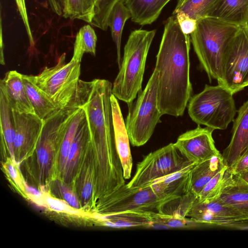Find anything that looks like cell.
Listing matches in <instances>:
<instances>
[{
  "instance_id": "39",
  "label": "cell",
  "mask_w": 248,
  "mask_h": 248,
  "mask_svg": "<svg viewBox=\"0 0 248 248\" xmlns=\"http://www.w3.org/2000/svg\"><path fill=\"white\" fill-rule=\"evenodd\" d=\"M15 0L18 8V11L19 12L23 23L25 26L30 45L31 46H34V41L33 40L31 28L29 25L25 0Z\"/></svg>"
},
{
  "instance_id": "14",
  "label": "cell",
  "mask_w": 248,
  "mask_h": 248,
  "mask_svg": "<svg viewBox=\"0 0 248 248\" xmlns=\"http://www.w3.org/2000/svg\"><path fill=\"white\" fill-rule=\"evenodd\" d=\"M13 114L16 132L14 154L16 161L18 163L35 149L44 121L35 113L13 110Z\"/></svg>"
},
{
  "instance_id": "23",
  "label": "cell",
  "mask_w": 248,
  "mask_h": 248,
  "mask_svg": "<svg viewBox=\"0 0 248 248\" xmlns=\"http://www.w3.org/2000/svg\"><path fill=\"white\" fill-rule=\"evenodd\" d=\"M26 91L34 113L46 120L58 108L33 81L31 75H22Z\"/></svg>"
},
{
  "instance_id": "36",
  "label": "cell",
  "mask_w": 248,
  "mask_h": 248,
  "mask_svg": "<svg viewBox=\"0 0 248 248\" xmlns=\"http://www.w3.org/2000/svg\"><path fill=\"white\" fill-rule=\"evenodd\" d=\"M182 31L186 34L190 35L195 30L197 20L190 18L183 13H178L174 15Z\"/></svg>"
},
{
  "instance_id": "1",
  "label": "cell",
  "mask_w": 248,
  "mask_h": 248,
  "mask_svg": "<svg viewBox=\"0 0 248 248\" xmlns=\"http://www.w3.org/2000/svg\"><path fill=\"white\" fill-rule=\"evenodd\" d=\"M112 88V83L106 79L79 80L74 104L85 111L92 146L97 157L100 181L119 187L125 184V181L115 143Z\"/></svg>"
},
{
  "instance_id": "41",
  "label": "cell",
  "mask_w": 248,
  "mask_h": 248,
  "mask_svg": "<svg viewBox=\"0 0 248 248\" xmlns=\"http://www.w3.org/2000/svg\"><path fill=\"white\" fill-rule=\"evenodd\" d=\"M230 169L234 175L248 170V154L241 156Z\"/></svg>"
},
{
  "instance_id": "33",
  "label": "cell",
  "mask_w": 248,
  "mask_h": 248,
  "mask_svg": "<svg viewBox=\"0 0 248 248\" xmlns=\"http://www.w3.org/2000/svg\"><path fill=\"white\" fill-rule=\"evenodd\" d=\"M126 0H97L94 4V16L91 24L103 31L108 29V18L113 6L119 1Z\"/></svg>"
},
{
  "instance_id": "26",
  "label": "cell",
  "mask_w": 248,
  "mask_h": 248,
  "mask_svg": "<svg viewBox=\"0 0 248 248\" xmlns=\"http://www.w3.org/2000/svg\"><path fill=\"white\" fill-rule=\"evenodd\" d=\"M154 214L127 212L102 215L104 225L115 228L127 227L150 228Z\"/></svg>"
},
{
  "instance_id": "29",
  "label": "cell",
  "mask_w": 248,
  "mask_h": 248,
  "mask_svg": "<svg viewBox=\"0 0 248 248\" xmlns=\"http://www.w3.org/2000/svg\"><path fill=\"white\" fill-rule=\"evenodd\" d=\"M217 0H177L172 15L183 13L198 20L208 16Z\"/></svg>"
},
{
  "instance_id": "24",
  "label": "cell",
  "mask_w": 248,
  "mask_h": 248,
  "mask_svg": "<svg viewBox=\"0 0 248 248\" xmlns=\"http://www.w3.org/2000/svg\"><path fill=\"white\" fill-rule=\"evenodd\" d=\"M89 127L86 116L81 121L71 147L62 175L64 181L72 177L77 166L80 153L87 145L91 142Z\"/></svg>"
},
{
  "instance_id": "22",
  "label": "cell",
  "mask_w": 248,
  "mask_h": 248,
  "mask_svg": "<svg viewBox=\"0 0 248 248\" xmlns=\"http://www.w3.org/2000/svg\"><path fill=\"white\" fill-rule=\"evenodd\" d=\"M170 0H126L124 4L131 14V20L141 26L151 24L159 16Z\"/></svg>"
},
{
  "instance_id": "10",
  "label": "cell",
  "mask_w": 248,
  "mask_h": 248,
  "mask_svg": "<svg viewBox=\"0 0 248 248\" xmlns=\"http://www.w3.org/2000/svg\"><path fill=\"white\" fill-rule=\"evenodd\" d=\"M219 84L233 94L248 86V24L240 27L227 48Z\"/></svg>"
},
{
  "instance_id": "11",
  "label": "cell",
  "mask_w": 248,
  "mask_h": 248,
  "mask_svg": "<svg viewBox=\"0 0 248 248\" xmlns=\"http://www.w3.org/2000/svg\"><path fill=\"white\" fill-rule=\"evenodd\" d=\"M183 215L195 223L230 227L246 218L235 209L218 199L199 201L197 198L190 201L185 207Z\"/></svg>"
},
{
  "instance_id": "9",
  "label": "cell",
  "mask_w": 248,
  "mask_h": 248,
  "mask_svg": "<svg viewBox=\"0 0 248 248\" xmlns=\"http://www.w3.org/2000/svg\"><path fill=\"white\" fill-rule=\"evenodd\" d=\"M192 163L170 143L146 155L137 164L135 173L127 184L131 188L149 186L155 180L180 170Z\"/></svg>"
},
{
  "instance_id": "4",
  "label": "cell",
  "mask_w": 248,
  "mask_h": 248,
  "mask_svg": "<svg viewBox=\"0 0 248 248\" xmlns=\"http://www.w3.org/2000/svg\"><path fill=\"white\" fill-rule=\"evenodd\" d=\"M156 30H135L130 33L124 47L119 72L112 85V93L128 106L142 90L148 53Z\"/></svg>"
},
{
  "instance_id": "8",
  "label": "cell",
  "mask_w": 248,
  "mask_h": 248,
  "mask_svg": "<svg viewBox=\"0 0 248 248\" xmlns=\"http://www.w3.org/2000/svg\"><path fill=\"white\" fill-rule=\"evenodd\" d=\"M180 198L162 195L150 186L131 188L125 184L106 197L102 205L103 215L127 212L161 213L166 205Z\"/></svg>"
},
{
  "instance_id": "27",
  "label": "cell",
  "mask_w": 248,
  "mask_h": 248,
  "mask_svg": "<svg viewBox=\"0 0 248 248\" xmlns=\"http://www.w3.org/2000/svg\"><path fill=\"white\" fill-rule=\"evenodd\" d=\"M131 17V12L124 3L119 1L112 7L108 18V26L110 29L112 40L116 48L119 68L122 61L121 45L123 31L125 22Z\"/></svg>"
},
{
  "instance_id": "20",
  "label": "cell",
  "mask_w": 248,
  "mask_h": 248,
  "mask_svg": "<svg viewBox=\"0 0 248 248\" xmlns=\"http://www.w3.org/2000/svg\"><path fill=\"white\" fill-rule=\"evenodd\" d=\"M226 166L221 154L196 164L190 173L188 193L197 197L210 180Z\"/></svg>"
},
{
  "instance_id": "7",
  "label": "cell",
  "mask_w": 248,
  "mask_h": 248,
  "mask_svg": "<svg viewBox=\"0 0 248 248\" xmlns=\"http://www.w3.org/2000/svg\"><path fill=\"white\" fill-rule=\"evenodd\" d=\"M65 54H62L57 64L45 67L32 78L35 84L59 109L72 105L78 89L80 74V62L71 59L65 62Z\"/></svg>"
},
{
  "instance_id": "35",
  "label": "cell",
  "mask_w": 248,
  "mask_h": 248,
  "mask_svg": "<svg viewBox=\"0 0 248 248\" xmlns=\"http://www.w3.org/2000/svg\"><path fill=\"white\" fill-rule=\"evenodd\" d=\"M45 201L46 206L51 210L58 212L67 213L74 214L78 212L72 207L64 200L54 198L49 195H46Z\"/></svg>"
},
{
  "instance_id": "42",
  "label": "cell",
  "mask_w": 248,
  "mask_h": 248,
  "mask_svg": "<svg viewBox=\"0 0 248 248\" xmlns=\"http://www.w3.org/2000/svg\"><path fill=\"white\" fill-rule=\"evenodd\" d=\"M52 11L58 16L63 14L64 0H48Z\"/></svg>"
},
{
  "instance_id": "31",
  "label": "cell",
  "mask_w": 248,
  "mask_h": 248,
  "mask_svg": "<svg viewBox=\"0 0 248 248\" xmlns=\"http://www.w3.org/2000/svg\"><path fill=\"white\" fill-rule=\"evenodd\" d=\"M94 4L91 0H64L63 16L78 19L91 23L94 16Z\"/></svg>"
},
{
  "instance_id": "34",
  "label": "cell",
  "mask_w": 248,
  "mask_h": 248,
  "mask_svg": "<svg viewBox=\"0 0 248 248\" xmlns=\"http://www.w3.org/2000/svg\"><path fill=\"white\" fill-rule=\"evenodd\" d=\"M80 194L84 201L89 200L93 190V170L87 168L82 174L79 185Z\"/></svg>"
},
{
  "instance_id": "30",
  "label": "cell",
  "mask_w": 248,
  "mask_h": 248,
  "mask_svg": "<svg viewBox=\"0 0 248 248\" xmlns=\"http://www.w3.org/2000/svg\"><path fill=\"white\" fill-rule=\"evenodd\" d=\"M233 174L226 166L217 173L205 186L197 198L199 201L218 198L223 189L231 182Z\"/></svg>"
},
{
  "instance_id": "6",
  "label": "cell",
  "mask_w": 248,
  "mask_h": 248,
  "mask_svg": "<svg viewBox=\"0 0 248 248\" xmlns=\"http://www.w3.org/2000/svg\"><path fill=\"white\" fill-rule=\"evenodd\" d=\"M158 75L154 69L145 88L128 106L125 124L129 141L133 146L143 145L149 140L162 114L157 105Z\"/></svg>"
},
{
  "instance_id": "2",
  "label": "cell",
  "mask_w": 248,
  "mask_h": 248,
  "mask_svg": "<svg viewBox=\"0 0 248 248\" xmlns=\"http://www.w3.org/2000/svg\"><path fill=\"white\" fill-rule=\"evenodd\" d=\"M190 42V35L182 31L174 16L165 21L155 68L158 75L157 105L162 115L182 116L192 96Z\"/></svg>"
},
{
  "instance_id": "37",
  "label": "cell",
  "mask_w": 248,
  "mask_h": 248,
  "mask_svg": "<svg viewBox=\"0 0 248 248\" xmlns=\"http://www.w3.org/2000/svg\"><path fill=\"white\" fill-rule=\"evenodd\" d=\"M57 186L63 200L72 207L79 209V204L78 198L74 191L68 186L58 181Z\"/></svg>"
},
{
  "instance_id": "18",
  "label": "cell",
  "mask_w": 248,
  "mask_h": 248,
  "mask_svg": "<svg viewBox=\"0 0 248 248\" xmlns=\"http://www.w3.org/2000/svg\"><path fill=\"white\" fill-rule=\"evenodd\" d=\"M196 164L192 163L180 170L157 179L149 186L162 195L182 198L188 193L190 173Z\"/></svg>"
},
{
  "instance_id": "28",
  "label": "cell",
  "mask_w": 248,
  "mask_h": 248,
  "mask_svg": "<svg viewBox=\"0 0 248 248\" xmlns=\"http://www.w3.org/2000/svg\"><path fill=\"white\" fill-rule=\"evenodd\" d=\"M97 40L96 33L90 25L82 27L77 34L72 58L81 62L84 53L95 55Z\"/></svg>"
},
{
  "instance_id": "17",
  "label": "cell",
  "mask_w": 248,
  "mask_h": 248,
  "mask_svg": "<svg viewBox=\"0 0 248 248\" xmlns=\"http://www.w3.org/2000/svg\"><path fill=\"white\" fill-rule=\"evenodd\" d=\"M0 89L5 93L13 110L34 113L26 91L22 74L15 70L7 72L0 80Z\"/></svg>"
},
{
  "instance_id": "45",
  "label": "cell",
  "mask_w": 248,
  "mask_h": 248,
  "mask_svg": "<svg viewBox=\"0 0 248 248\" xmlns=\"http://www.w3.org/2000/svg\"><path fill=\"white\" fill-rule=\"evenodd\" d=\"M92 1V2L94 4H95V3L96 2V1H97V0H91Z\"/></svg>"
},
{
  "instance_id": "21",
  "label": "cell",
  "mask_w": 248,
  "mask_h": 248,
  "mask_svg": "<svg viewBox=\"0 0 248 248\" xmlns=\"http://www.w3.org/2000/svg\"><path fill=\"white\" fill-rule=\"evenodd\" d=\"M218 199L248 218V183L237 175H233L231 182L223 189Z\"/></svg>"
},
{
  "instance_id": "19",
  "label": "cell",
  "mask_w": 248,
  "mask_h": 248,
  "mask_svg": "<svg viewBox=\"0 0 248 248\" xmlns=\"http://www.w3.org/2000/svg\"><path fill=\"white\" fill-rule=\"evenodd\" d=\"M208 16L239 27L248 24V0H217Z\"/></svg>"
},
{
  "instance_id": "15",
  "label": "cell",
  "mask_w": 248,
  "mask_h": 248,
  "mask_svg": "<svg viewBox=\"0 0 248 248\" xmlns=\"http://www.w3.org/2000/svg\"><path fill=\"white\" fill-rule=\"evenodd\" d=\"M233 121L230 142L222 155L225 165L231 169L242 156L248 154V99L239 108Z\"/></svg>"
},
{
  "instance_id": "40",
  "label": "cell",
  "mask_w": 248,
  "mask_h": 248,
  "mask_svg": "<svg viewBox=\"0 0 248 248\" xmlns=\"http://www.w3.org/2000/svg\"><path fill=\"white\" fill-rule=\"evenodd\" d=\"M24 191L32 201L40 206L46 205L45 198L38 189L29 186L25 182H24Z\"/></svg>"
},
{
  "instance_id": "3",
  "label": "cell",
  "mask_w": 248,
  "mask_h": 248,
  "mask_svg": "<svg viewBox=\"0 0 248 248\" xmlns=\"http://www.w3.org/2000/svg\"><path fill=\"white\" fill-rule=\"evenodd\" d=\"M240 27L207 16L197 20V27L190 34V41L200 65L210 81L222 78L225 53Z\"/></svg>"
},
{
  "instance_id": "25",
  "label": "cell",
  "mask_w": 248,
  "mask_h": 248,
  "mask_svg": "<svg viewBox=\"0 0 248 248\" xmlns=\"http://www.w3.org/2000/svg\"><path fill=\"white\" fill-rule=\"evenodd\" d=\"M0 131L1 142L8 150L11 160L13 163H17L14 154L16 132L13 109L8 103L5 93L1 89H0Z\"/></svg>"
},
{
  "instance_id": "12",
  "label": "cell",
  "mask_w": 248,
  "mask_h": 248,
  "mask_svg": "<svg viewBox=\"0 0 248 248\" xmlns=\"http://www.w3.org/2000/svg\"><path fill=\"white\" fill-rule=\"evenodd\" d=\"M76 107L72 104L66 108L58 109L44 120L43 129L35 148L41 177H46L49 175L57 149L59 129L62 122Z\"/></svg>"
},
{
  "instance_id": "5",
  "label": "cell",
  "mask_w": 248,
  "mask_h": 248,
  "mask_svg": "<svg viewBox=\"0 0 248 248\" xmlns=\"http://www.w3.org/2000/svg\"><path fill=\"white\" fill-rule=\"evenodd\" d=\"M233 94L222 85L206 84L201 92L190 98L187 104L189 116L198 124L214 130L226 129L237 112Z\"/></svg>"
},
{
  "instance_id": "43",
  "label": "cell",
  "mask_w": 248,
  "mask_h": 248,
  "mask_svg": "<svg viewBox=\"0 0 248 248\" xmlns=\"http://www.w3.org/2000/svg\"><path fill=\"white\" fill-rule=\"evenodd\" d=\"M230 227L238 228H248V218L235 222L233 223L232 225H231Z\"/></svg>"
},
{
  "instance_id": "16",
  "label": "cell",
  "mask_w": 248,
  "mask_h": 248,
  "mask_svg": "<svg viewBox=\"0 0 248 248\" xmlns=\"http://www.w3.org/2000/svg\"><path fill=\"white\" fill-rule=\"evenodd\" d=\"M110 100L116 148L123 168L124 177L129 179L133 166L129 139L117 98L112 94Z\"/></svg>"
},
{
  "instance_id": "44",
  "label": "cell",
  "mask_w": 248,
  "mask_h": 248,
  "mask_svg": "<svg viewBox=\"0 0 248 248\" xmlns=\"http://www.w3.org/2000/svg\"><path fill=\"white\" fill-rule=\"evenodd\" d=\"M235 175H237L240 178L248 183V170Z\"/></svg>"
},
{
  "instance_id": "13",
  "label": "cell",
  "mask_w": 248,
  "mask_h": 248,
  "mask_svg": "<svg viewBox=\"0 0 248 248\" xmlns=\"http://www.w3.org/2000/svg\"><path fill=\"white\" fill-rule=\"evenodd\" d=\"M214 129L198 126L180 135L174 146L190 162L198 164L220 155L212 137Z\"/></svg>"
},
{
  "instance_id": "32",
  "label": "cell",
  "mask_w": 248,
  "mask_h": 248,
  "mask_svg": "<svg viewBox=\"0 0 248 248\" xmlns=\"http://www.w3.org/2000/svg\"><path fill=\"white\" fill-rule=\"evenodd\" d=\"M195 222L187 218L180 213H165L164 212L154 214L150 228L165 227L166 228H183L192 227Z\"/></svg>"
},
{
  "instance_id": "38",
  "label": "cell",
  "mask_w": 248,
  "mask_h": 248,
  "mask_svg": "<svg viewBox=\"0 0 248 248\" xmlns=\"http://www.w3.org/2000/svg\"><path fill=\"white\" fill-rule=\"evenodd\" d=\"M17 163H14L11 160V162L8 161L4 165V167L8 175L11 177L13 181L20 189H24V181L21 178L19 171L16 167Z\"/></svg>"
}]
</instances>
